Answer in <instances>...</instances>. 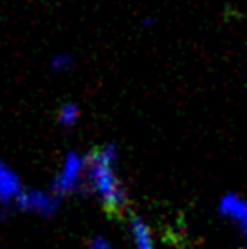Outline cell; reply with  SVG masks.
<instances>
[{
  "mask_svg": "<svg viewBox=\"0 0 247 249\" xmlns=\"http://www.w3.org/2000/svg\"><path fill=\"white\" fill-rule=\"evenodd\" d=\"M117 154L115 146L109 144L95 149L88 156V177L86 185L100 198V202L109 210H122L127 203V192L122 180L117 175Z\"/></svg>",
  "mask_w": 247,
  "mask_h": 249,
  "instance_id": "1",
  "label": "cell"
},
{
  "mask_svg": "<svg viewBox=\"0 0 247 249\" xmlns=\"http://www.w3.org/2000/svg\"><path fill=\"white\" fill-rule=\"evenodd\" d=\"M88 177V156L78 151H68L63 158L60 171L53 180V192L56 195H68L78 192L86 183Z\"/></svg>",
  "mask_w": 247,
  "mask_h": 249,
  "instance_id": "2",
  "label": "cell"
},
{
  "mask_svg": "<svg viewBox=\"0 0 247 249\" xmlns=\"http://www.w3.org/2000/svg\"><path fill=\"white\" fill-rule=\"evenodd\" d=\"M16 207L19 210H22V212L49 217L60 207V195H56L53 190L31 188V190L22 192V195L16 202Z\"/></svg>",
  "mask_w": 247,
  "mask_h": 249,
  "instance_id": "3",
  "label": "cell"
},
{
  "mask_svg": "<svg viewBox=\"0 0 247 249\" xmlns=\"http://www.w3.org/2000/svg\"><path fill=\"white\" fill-rule=\"evenodd\" d=\"M26 188L16 170L0 161V203L2 205H16Z\"/></svg>",
  "mask_w": 247,
  "mask_h": 249,
  "instance_id": "4",
  "label": "cell"
},
{
  "mask_svg": "<svg viewBox=\"0 0 247 249\" xmlns=\"http://www.w3.org/2000/svg\"><path fill=\"white\" fill-rule=\"evenodd\" d=\"M218 213L225 219L232 220L247 234V202L235 194H227L218 202Z\"/></svg>",
  "mask_w": 247,
  "mask_h": 249,
  "instance_id": "5",
  "label": "cell"
},
{
  "mask_svg": "<svg viewBox=\"0 0 247 249\" xmlns=\"http://www.w3.org/2000/svg\"><path fill=\"white\" fill-rule=\"evenodd\" d=\"M129 232H131L132 248L134 249H158L156 248L154 234L146 220L141 217H134L129 224Z\"/></svg>",
  "mask_w": 247,
  "mask_h": 249,
  "instance_id": "6",
  "label": "cell"
},
{
  "mask_svg": "<svg viewBox=\"0 0 247 249\" xmlns=\"http://www.w3.org/2000/svg\"><path fill=\"white\" fill-rule=\"evenodd\" d=\"M78 119H80V108L76 104H65L60 108L58 122H60L63 127H73L78 122Z\"/></svg>",
  "mask_w": 247,
  "mask_h": 249,
  "instance_id": "7",
  "label": "cell"
},
{
  "mask_svg": "<svg viewBox=\"0 0 247 249\" xmlns=\"http://www.w3.org/2000/svg\"><path fill=\"white\" fill-rule=\"evenodd\" d=\"M73 66V58L69 54H66V53H60V54H56L53 59H51V68L54 70V71H66V70H69Z\"/></svg>",
  "mask_w": 247,
  "mask_h": 249,
  "instance_id": "8",
  "label": "cell"
},
{
  "mask_svg": "<svg viewBox=\"0 0 247 249\" xmlns=\"http://www.w3.org/2000/svg\"><path fill=\"white\" fill-rule=\"evenodd\" d=\"M90 249H115V248L109 243V239H105V237L100 236V237H95V239L92 241Z\"/></svg>",
  "mask_w": 247,
  "mask_h": 249,
  "instance_id": "9",
  "label": "cell"
},
{
  "mask_svg": "<svg viewBox=\"0 0 247 249\" xmlns=\"http://www.w3.org/2000/svg\"><path fill=\"white\" fill-rule=\"evenodd\" d=\"M242 249H247V246H246V248H242Z\"/></svg>",
  "mask_w": 247,
  "mask_h": 249,
  "instance_id": "10",
  "label": "cell"
},
{
  "mask_svg": "<svg viewBox=\"0 0 247 249\" xmlns=\"http://www.w3.org/2000/svg\"><path fill=\"white\" fill-rule=\"evenodd\" d=\"M246 237H247V234H246Z\"/></svg>",
  "mask_w": 247,
  "mask_h": 249,
  "instance_id": "11",
  "label": "cell"
}]
</instances>
